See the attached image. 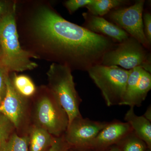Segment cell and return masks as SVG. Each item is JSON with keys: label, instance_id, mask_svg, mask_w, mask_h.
<instances>
[{"label": "cell", "instance_id": "1", "mask_svg": "<svg viewBox=\"0 0 151 151\" xmlns=\"http://www.w3.org/2000/svg\"><path fill=\"white\" fill-rule=\"evenodd\" d=\"M35 32L49 45L60 64L87 71L101 64L104 55L117 43L66 20L47 8L38 11L33 21Z\"/></svg>", "mask_w": 151, "mask_h": 151}, {"label": "cell", "instance_id": "2", "mask_svg": "<svg viewBox=\"0 0 151 151\" xmlns=\"http://www.w3.org/2000/svg\"><path fill=\"white\" fill-rule=\"evenodd\" d=\"M16 6L0 19L1 63L9 71L32 70L37 64L31 60L34 55L22 48L19 40L15 19Z\"/></svg>", "mask_w": 151, "mask_h": 151}, {"label": "cell", "instance_id": "3", "mask_svg": "<svg viewBox=\"0 0 151 151\" xmlns=\"http://www.w3.org/2000/svg\"><path fill=\"white\" fill-rule=\"evenodd\" d=\"M32 125L43 128L55 137L64 134L68 116L48 88L36 92L31 98Z\"/></svg>", "mask_w": 151, "mask_h": 151}, {"label": "cell", "instance_id": "4", "mask_svg": "<svg viewBox=\"0 0 151 151\" xmlns=\"http://www.w3.org/2000/svg\"><path fill=\"white\" fill-rule=\"evenodd\" d=\"M71 72L72 69L68 65L54 63L47 73V88L67 113L69 123L81 116L79 106L82 100L76 89Z\"/></svg>", "mask_w": 151, "mask_h": 151}, {"label": "cell", "instance_id": "5", "mask_svg": "<svg viewBox=\"0 0 151 151\" xmlns=\"http://www.w3.org/2000/svg\"><path fill=\"white\" fill-rule=\"evenodd\" d=\"M87 71L101 90L107 106L122 105L130 70L116 65L98 64Z\"/></svg>", "mask_w": 151, "mask_h": 151}, {"label": "cell", "instance_id": "6", "mask_svg": "<svg viewBox=\"0 0 151 151\" xmlns=\"http://www.w3.org/2000/svg\"><path fill=\"white\" fill-rule=\"evenodd\" d=\"M105 66H121L127 70L141 67L151 73V56L147 49L130 36L106 52L101 64Z\"/></svg>", "mask_w": 151, "mask_h": 151}, {"label": "cell", "instance_id": "7", "mask_svg": "<svg viewBox=\"0 0 151 151\" xmlns=\"http://www.w3.org/2000/svg\"><path fill=\"white\" fill-rule=\"evenodd\" d=\"M31 105V98L19 94L8 76L6 80L5 94L0 104V113L12 122L19 136L28 134L32 125Z\"/></svg>", "mask_w": 151, "mask_h": 151}, {"label": "cell", "instance_id": "8", "mask_svg": "<svg viewBox=\"0 0 151 151\" xmlns=\"http://www.w3.org/2000/svg\"><path fill=\"white\" fill-rule=\"evenodd\" d=\"M145 1L144 0L136 1L130 6L113 10L108 14L113 23L137 40L146 49H149L150 45L144 33L143 24V12Z\"/></svg>", "mask_w": 151, "mask_h": 151}, {"label": "cell", "instance_id": "9", "mask_svg": "<svg viewBox=\"0 0 151 151\" xmlns=\"http://www.w3.org/2000/svg\"><path fill=\"white\" fill-rule=\"evenodd\" d=\"M108 122L92 121L82 116L69 122L63 135L71 149L81 151L96 137Z\"/></svg>", "mask_w": 151, "mask_h": 151}, {"label": "cell", "instance_id": "10", "mask_svg": "<svg viewBox=\"0 0 151 151\" xmlns=\"http://www.w3.org/2000/svg\"><path fill=\"white\" fill-rule=\"evenodd\" d=\"M132 132L133 129L127 122L118 120L108 122L96 137L81 151L107 150Z\"/></svg>", "mask_w": 151, "mask_h": 151}, {"label": "cell", "instance_id": "11", "mask_svg": "<svg viewBox=\"0 0 151 151\" xmlns=\"http://www.w3.org/2000/svg\"><path fill=\"white\" fill-rule=\"evenodd\" d=\"M84 27L90 31L110 38L116 43H121L129 37L125 31L103 17L96 16L87 12L82 14Z\"/></svg>", "mask_w": 151, "mask_h": 151}, {"label": "cell", "instance_id": "12", "mask_svg": "<svg viewBox=\"0 0 151 151\" xmlns=\"http://www.w3.org/2000/svg\"><path fill=\"white\" fill-rule=\"evenodd\" d=\"M124 119L130 124L137 137L144 141L148 148L151 150V122L143 116L136 115L133 107H130L125 115Z\"/></svg>", "mask_w": 151, "mask_h": 151}, {"label": "cell", "instance_id": "13", "mask_svg": "<svg viewBox=\"0 0 151 151\" xmlns=\"http://www.w3.org/2000/svg\"><path fill=\"white\" fill-rule=\"evenodd\" d=\"M28 135L29 151H48L56 138L43 128L34 125L30 127Z\"/></svg>", "mask_w": 151, "mask_h": 151}, {"label": "cell", "instance_id": "14", "mask_svg": "<svg viewBox=\"0 0 151 151\" xmlns=\"http://www.w3.org/2000/svg\"><path fill=\"white\" fill-rule=\"evenodd\" d=\"M128 3L129 1L124 0H92L86 7L89 13L103 17L113 10L124 7Z\"/></svg>", "mask_w": 151, "mask_h": 151}, {"label": "cell", "instance_id": "15", "mask_svg": "<svg viewBox=\"0 0 151 151\" xmlns=\"http://www.w3.org/2000/svg\"><path fill=\"white\" fill-rule=\"evenodd\" d=\"M151 89V73L143 69L139 81L130 101V107H140Z\"/></svg>", "mask_w": 151, "mask_h": 151}, {"label": "cell", "instance_id": "16", "mask_svg": "<svg viewBox=\"0 0 151 151\" xmlns=\"http://www.w3.org/2000/svg\"><path fill=\"white\" fill-rule=\"evenodd\" d=\"M11 80L14 87L22 96L31 98L35 94L37 89L35 84L27 76L17 75L14 73Z\"/></svg>", "mask_w": 151, "mask_h": 151}, {"label": "cell", "instance_id": "17", "mask_svg": "<svg viewBox=\"0 0 151 151\" xmlns=\"http://www.w3.org/2000/svg\"><path fill=\"white\" fill-rule=\"evenodd\" d=\"M28 134L19 136L15 132L1 148L0 151H29Z\"/></svg>", "mask_w": 151, "mask_h": 151}, {"label": "cell", "instance_id": "18", "mask_svg": "<svg viewBox=\"0 0 151 151\" xmlns=\"http://www.w3.org/2000/svg\"><path fill=\"white\" fill-rule=\"evenodd\" d=\"M116 146L120 151H146L148 149L146 143L137 137L134 132L122 139Z\"/></svg>", "mask_w": 151, "mask_h": 151}, {"label": "cell", "instance_id": "19", "mask_svg": "<svg viewBox=\"0 0 151 151\" xmlns=\"http://www.w3.org/2000/svg\"><path fill=\"white\" fill-rule=\"evenodd\" d=\"M143 69L141 67H137L130 70L122 105H129L139 81Z\"/></svg>", "mask_w": 151, "mask_h": 151}, {"label": "cell", "instance_id": "20", "mask_svg": "<svg viewBox=\"0 0 151 151\" xmlns=\"http://www.w3.org/2000/svg\"><path fill=\"white\" fill-rule=\"evenodd\" d=\"M16 132L13 124L4 115L0 113V148Z\"/></svg>", "mask_w": 151, "mask_h": 151}, {"label": "cell", "instance_id": "21", "mask_svg": "<svg viewBox=\"0 0 151 151\" xmlns=\"http://www.w3.org/2000/svg\"><path fill=\"white\" fill-rule=\"evenodd\" d=\"M92 0H68L65 2V6L70 13L77 11L78 9L83 7H86Z\"/></svg>", "mask_w": 151, "mask_h": 151}, {"label": "cell", "instance_id": "22", "mask_svg": "<svg viewBox=\"0 0 151 151\" xmlns=\"http://www.w3.org/2000/svg\"><path fill=\"white\" fill-rule=\"evenodd\" d=\"M71 147L64 139L63 135L56 137L55 142L48 151H68Z\"/></svg>", "mask_w": 151, "mask_h": 151}, {"label": "cell", "instance_id": "23", "mask_svg": "<svg viewBox=\"0 0 151 151\" xmlns=\"http://www.w3.org/2000/svg\"><path fill=\"white\" fill-rule=\"evenodd\" d=\"M144 31L147 40L151 43V15L149 12H145L143 16Z\"/></svg>", "mask_w": 151, "mask_h": 151}, {"label": "cell", "instance_id": "24", "mask_svg": "<svg viewBox=\"0 0 151 151\" xmlns=\"http://www.w3.org/2000/svg\"><path fill=\"white\" fill-rule=\"evenodd\" d=\"M9 71L0 63V104L4 97L6 92V80Z\"/></svg>", "mask_w": 151, "mask_h": 151}, {"label": "cell", "instance_id": "25", "mask_svg": "<svg viewBox=\"0 0 151 151\" xmlns=\"http://www.w3.org/2000/svg\"><path fill=\"white\" fill-rule=\"evenodd\" d=\"M7 6L6 3L0 1V19L8 12H7Z\"/></svg>", "mask_w": 151, "mask_h": 151}, {"label": "cell", "instance_id": "26", "mask_svg": "<svg viewBox=\"0 0 151 151\" xmlns=\"http://www.w3.org/2000/svg\"><path fill=\"white\" fill-rule=\"evenodd\" d=\"M144 117L146 118V119H147L149 121L151 122V106L147 108V111L145 114H144Z\"/></svg>", "mask_w": 151, "mask_h": 151}, {"label": "cell", "instance_id": "27", "mask_svg": "<svg viewBox=\"0 0 151 151\" xmlns=\"http://www.w3.org/2000/svg\"><path fill=\"white\" fill-rule=\"evenodd\" d=\"M68 151H78L73 149H70ZM105 151H120L118 146L116 145L113 146L111 147L110 149H108L107 150Z\"/></svg>", "mask_w": 151, "mask_h": 151}, {"label": "cell", "instance_id": "28", "mask_svg": "<svg viewBox=\"0 0 151 151\" xmlns=\"http://www.w3.org/2000/svg\"><path fill=\"white\" fill-rule=\"evenodd\" d=\"M146 151H151V150H150V149H148Z\"/></svg>", "mask_w": 151, "mask_h": 151}]
</instances>
